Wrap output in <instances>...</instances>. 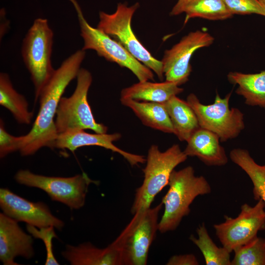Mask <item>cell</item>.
<instances>
[{
  "instance_id": "cell-1",
  "label": "cell",
  "mask_w": 265,
  "mask_h": 265,
  "mask_svg": "<svg viewBox=\"0 0 265 265\" xmlns=\"http://www.w3.org/2000/svg\"><path fill=\"white\" fill-rule=\"evenodd\" d=\"M85 54V51L81 49L68 57L54 70L42 89L38 97V114L30 131L24 135L20 150L22 156L33 155L44 147L55 148L58 133L54 117L62 95L70 82L77 78Z\"/></svg>"
},
{
  "instance_id": "cell-2",
  "label": "cell",
  "mask_w": 265,
  "mask_h": 265,
  "mask_svg": "<svg viewBox=\"0 0 265 265\" xmlns=\"http://www.w3.org/2000/svg\"><path fill=\"white\" fill-rule=\"evenodd\" d=\"M168 186L161 201L164 210L158 225L161 233L176 230L183 218L190 213V206L195 199L212 191L207 179L203 176H196L191 166L173 170Z\"/></svg>"
},
{
  "instance_id": "cell-3",
  "label": "cell",
  "mask_w": 265,
  "mask_h": 265,
  "mask_svg": "<svg viewBox=\"0 0 265 265\" xmlns=\"http://www.w3.org/2000/svg\"><path fill=\"white\" fill-rule=\"evenodd\" d=\"M187 157L177 144L164 152L161 151L157 145L150 146L146 164L143 169V183L135 190L131 208L132 214L140 216L151 208L155 197L168 185L171 175L175 167L185 162Z\"/></svg>"
},
{
  "instance_id": "cell-4",
  "label": "cell",
  "mask_w": 265,
  "mask_h": 265,
  "mask_svg": "<svg viewBox=\"0 0 265 265\" xmlns=\"http://www.w3.org/2000/svg\"><path fill=\"white\" fill-rule=\"evenodd\" d=\"M53 33L46 19H35L23 39L21 53L35 89V101L53 75Z\"/></svg>"
},
{
  "instance_id": "cell-5",
  "label": "cell",
  "mask_w": 265,
  "mask_h": 265,
  "mask_svg": "<svg viewBox=\"0 0 265 265\" xmlns=\"http://www.w3.org/2000/svg\"><path fill=\"white\" fill-rule=\"evenodd\" d=\"M139 6L138 2L131 6L119 3L112 14L100 12L97 27L118 42L162 80L164 76L161 60L155 58L143 46L132 28V17Z\"/></svg>"
},
{
  "instance_id": "cell-6",
  "label": "cell",
  "mask_w": 265,
  "mask_h": 265,
  "mask_svg": "<svg viewBox=\"0 0 265 265\" xmlns=\"http://www.w3.org/2000/svg\"><path fill=\"white\" fill-rule=\"evenodd\" d=\"M77 85L69 97H62L56 112L55 127L58 134L75 130H91L95 133H106L107 127L96 121L87 100L92 76L81 68L77 76Z\"/></svg>"
},
{
  "instance_id": "cell-7",
  "label": "cell",
  "mask_w": 265,
  "mask_h": 265,
  "mask_svg": "<svg viewBox=\"0 0 265 265\" xmlns=\"http://www.w3.org/2000/svg\"><path fill=\"white\" fill-rule=\"evenodd\" d=\"M20 185L40 189L53 201L60 202L71 209L78 210L85 204L90 185L98 184L84 172L70 177L47 176L28 170H20L15 175Z\"/></svg>"
},
{
  "instance_id": "cell-8",
  "label": "cell",
  "mask_w": 265,
  "mask_h": 265,
  "mask_svg": "<svg viewBox=\"0 0 265 265\" xmlns=\"http://www.w3.org/2000/svg\"><path fill=\"white\" fill-rule=\"evenodd\" d=\"M77 11L80 27V35L83 40L84 51L93 50L108 61L129 69L139 81L154 80L151 69L134 57L122 45L109 36L91 26L83 16L76 0H70Z\"/></svg>"
},
{
  "instance_id": "cell-9",
  "label": "cell",
  "mask_w": 265,
  "mask_h": 265,
  "mask_svg": "<svg viewBox=\"0 0 265 265\" xmlns=\"http://www.w3.org/2000/svg\"><path fill=\"white\" fill-rule=\"evenodd\" d=\"M232 92L223 98L217 93L214 102L202 104L194 93H190L186 102L194 111L200 128L216 134L220 141L237 137L245 128L243 113L235 107L230 108Z\"/></svg>"
},
{
  "instance_id": "cell-10",
  "label": "cell",
  "mask_w": 265,
  "mask_h": 265,
  "mask_svg": "<svg viewBox=\"0 0 265 265\" xmlns=\"http://www.w3.org/2000/svg\"><path fill=\"white\" fill-rule=\"evenodd\" d=\"M161 202L148 209L142 215L133 216L120 235L114 240L121 249L122 264L124 265H145L148 253L159 225Z\"/></svg>"
},
{
  "instance_id": "cell-11",
  "label": "cell",
  "mask_w": 265,
  "mask_h": 265,
  "mask_svg": "<svg viewBox=\"0 0 265 265\" xmlns=\"http://www.w3.org/2000/svg\"><path fill=\"white\" fill-rule=\"evenodd\" d=\"M224 218V222L214 224L213 228L222 246L231 253L265 229V203L260 199L253 207L244 204L237 217L225 215Z\"/></svg>"
},
{
  "instance_id": "cell-12",
  "label": "cell",
  "mask_w": 265,
  "mask_h": 265,
  "mask_svg": "<svg viewBox=\"0 0 265 265\" xmlns=\"http://www.w3.org/2000/svg\"><path fill=\"white\" fill-rule=\"evenodd\" d=\"M214 38L205 31L197 30L184 36L166 50L161 61L165 80L180 86L186 82L192 71L191 58L197 50L211 45Z\"/></svg>"
},
{
  "instance_id": "cell-13",
  "label": "cell",
  "mask_w": 265,
  "mask_h": 265,
  "mask_svg": "<svg viewBox=\"0 0 265 265\" xmlns=\"http://www.w3.org/2000/svg\"><path fill=\"white\" fill-rule=\"evenodd\" d=\"M0 207L2 212L10 217L39 228L53 226L61 230L64 225L46 204L30 201L7 188L0 189Z\"/></svg>"
},
{
  "instance_id": "cell-14",
  "label": "cell",
  "mask_w": 265,
  "mask_h": 265,
  "mask_svg": "<svg viewBox=\"0 0 265 265\" xmlns=\"http://www.w3.org/2000/svg\"><path fill=\"white\" fill-rule=\"evenodd\" d=\"M121 137V134L118 132L89 133L83 130H71L58 134L55 148L74 152L81 147L97 146L121 155L132 166L145 162L146 159L144 156L126 152L114 145L113 142Z\"/></svg>"
},
{
  "instance_id": "cell-15",
  "label": "cell",
  "mask_w": 265,
  "mask_h": 265,
  "mask_svg": "<svg viewBox=\"0 0 265 265\" xmlns=\"http://www.w3.org/2000/svg\"><path fill=\"white\" fill-rule=\"evenodd\" d=\"M18 221L0 213V260L4 265H18L17 257L30 259L34 255L32 236L26 233Z\"/></svg>"
},
{
  "instance_id": "cell-16",
  "label": "cell",
  "mask_w": 265,
  "mask_h": 265,
  "mask_svg": "<svg viewBox=\"0 0 265 265\" xmlns=\"http://www.w3.org/2000/svg\"><path fill=\"white\" fill-rule=\"evenodd\" d=\"M61 255L72 265H121V249L113 241L100 248L89 242L77 246L67 244Z\"/></svg>"
},
{
  "instance_id": "cell-17",
  "label": "cell",
  "mask_w": 265,
  "mask_h": 265,
  "mask_svg": "<svg viewBox=\"0 0 265 265\" xmlns=\"http://www.w3.org/2000/svg\"><path fill=\"white\" fill-rule=\"evenodd\" d=\"M216 134L200 127L187 140L184 152L187 157H197L207 166H224L228 158Z\"/></svg>"
},
{
  "instance_id": "cell-18",
  "label": "cell",
  "mask_w": 265,
  "mask_h": 265,
  "mask_svg": "<svg viewBox=\"0 0 265 265\" xmlns=\"http://www.w3.org/2000/svg\"><path fill=\"white\" fill-rule=\"evenodd\" d=\"M183 91V88L171 81L165 80L154 82L149 80L139 81L123 89L121 91L120 99L164 104Z\"/></svg>"
},
{
  "instance_id": "cell-19",
  "label": "cell",
  "mask_w": 265,
  "mask_h": 265,
  "mask_svg": "<svg viewBox=\"0 0 265 265\" xmlns=\"http://www.w3.org/2000/svg\"><path fill=\"white\" fill-rule=\"evenodd\" d=\"M121 104L130 108L145 126L165 133H174L164 104L120 99Z\"/></svg>"
},
{
  "instance_id": "cell-20",
  "label": "cell",
  "mask_w": 265,
  "mask_h": 265,
  "mask_svg": "<svg viewBox=\"0 0 265 265\" xmlns=\"http://www.w3.org/2000/svg\"><path fill=\"white\" fill-rule=\"evenodd\" d=\"M227 79L238 85L236 93L244 98L246 105L265 109V70L254 74L231 72Z\"/></svg>"
},
{
  "instance_id": "cell-21",
  "label": "cell",
  "mask_w": 265,
  "mask_h": 265,
  "mask_svg": "<svg viewBox=\"0 0 265 265\" xmlns=\"http://www.w3.org/2000/svg\"><path fill=\"white\" fill-rule=\"evenodd\" d=\"M164 104L174 129V134L181 141L186 142L200 128L194 111L186 101L177 96Z\"/></svg>"
},
{
  "instance_id": "cell-22",
  "label": "cell",
  "mask_w": 265,
  "mask_h": 265,
  "mask_svg": "<svg viewBox=\"0 0 265 265\" xmlns=\"http://www.w3.org/2000/svg\"><path fill=\"white\" fill-rule=\"evenodd\" d=\"M0 105L7 109L19 123H31L33 113L28 110L26 100L14 88L8 75L3 72L0 74Z\"/></svg>"
},
{
  "instance_id": "cell-23",
  "label": "cell",
  "mask_w": 265,
  "mask_h": 265,
  "mask_svg": "<svg viewBox=\"0 0 265 265\" xmlns=\"http://www.w3.org/2000/svg\"><path fill=\"white\" fill-rule=\"evenodd\" d=\"M229 157L250 179L254 199L258 201L262 199L265 203V164L256 163L248 151L244 149H233L230 152Z\"/></svg>"
},
{
  "instance_id": "cell-24",
  "label": "cell",
  "mask_w": 265,
  "mask_h": 265,
  "mask_svg": "<svg viewBox=\"0 0 265 265\" xmlns=\"http://www.w3.org/2000/svg\"><path fill=\"white\" fill-rule=\"evenodd\" d=\"M196 233L197 237L191 235L189 239L201 251L206 265H231V253L224 247L215 244L204 223L199 225Z\"/></svg>"
},
{
  "instance_id": "cell-25",
  "label": "cell",
  "mask_w": 265,
  "mask_h": 265,
  "mask_svg": "<svg viewBox=\"0 0 265 265\" xmlns=\"http://www.w3.org/2000/svg\"><path fill=\"white\" fill-rule=\"evenodd\" d=\"M186 24L191 18L224 20L233 17L223 0H196L186 9Z\"/></svg>"
},
{
  "instance_id": "cell-26",
  "label": "cell",
  "mask_w": 265,
  "mask_h": 265,
  "mask_svg": "<svg viewBox=\"0 0 265 265\" xmlns=\"http://www.w3.org/2000/svg\"><path fill=\"white\" fill-rule=\"evenodd\" d=\"M231 265H265V238L258 236L233 251Z\"/></svg>"
},
{
  "instance_id": "cell-27",
  "label": "cell",
  "mask_w": 265,
  "mask_h": 265,
  "mask_svg": "<svg viewBox=\"0 0 265 265\" xmlns=\"http://www.w3.org/2000/svg\"><path fill=\"white\" fill-rule=\"evenodd\" d=\"M54 228L53 226L39 228L26 224V230L34 238L42 240L45 246L46 258L45 265H59L54 257L53 251V239L57 238L54 231Z\"/></svg>"
},
{
  "instance_id": "cell-28",
  "label": "cell",
  "mask_w": 265,
  "mask_h": 265,
  "mask_svg": "<svg viewBox=\"0 0 265 265\" xmlns=\"http://www.w3.org/2000/svg\"><path fill=\"white\" fill-rule=\"evenodd\" d=\"M233 15L256 14L265 17V9L258 0H223Z\"/></svg>"
},
{
  "instance_id": "cell-29",
  "label": "cell",
  "mask_w": 265,
  "mask_h": 265,
  "mask_svg": "<svg viewBox=\"0 0 265 265\" xmlns=\"http://www.w3.org/2000/svg\"><path fill=\"white\" fill-rule=\"evenodd\" d=\"M24 135L13 136L5 129L3 121H0V157L3 158L8 154L21 150Z\"/></svg>"
},
{
  "instance_id": "cell-30",
  "label": "cell",
  "mask_w": 265,
  "mask_h": 265,
  "mask_svg": "<svg viewBox=\"0 0 265 265\" xmlns=\"http://www.w3.org/2000/svg\"><path fill=\"white\" fill-rule=\"evenodd\" d=\"M196 256L192 254L173 255L168 260L167 265H198Z\"/></svg>"
},
{
  "instance_id": "cell-31",
  "label": "cell",
  "mask_w": 265,
  "mask_h": 265,
  "mask_svg": "<svg viewBox=\"0 0 265 265\" xmlns=\"http://www.w3.org/2000/svg\"><path fill=\"white\" fill-rule=\"evenodd\" d=\"M196 0H178L170 13L171 16H176L185 12L186 8Z\"/></svg>"
},
{
  "instance_id": "cell-32",
  "label": "cell",
  "mask_w": 265,
  "mask_h": 265,
  "mask_svg": "<svg viewBox=\"0 0 265 265\" xmlns=\"http://www.w3.org/2000/svg\"><path fill=\"white\" fill-rule=\"evenodd\" d=\"M265 9V0H258Z\"/></svg>"
}]
</instances>
